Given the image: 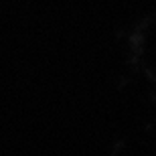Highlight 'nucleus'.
Here are the masks:
<instances>
[{"mask_svg": "<svg viewBox=\"0 0 156 156\" xmlns=\"http://www.w3.org/2000/svg\"><path fill=\"white\" fill-rule=\"evenodd\" d=\"M138 59L148 77L156 81V18L142 30V39L138 41Z\"/></svg>", "mask_w": 156, "mask_h": 156, "instance_id": "f257e3e1", "label": "nucleus"}]
</instances>
